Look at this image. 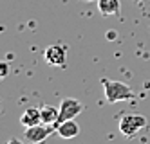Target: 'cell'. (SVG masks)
Returning a JSON list of instances; mask_svg holds the SVG:
<instances>
[{"instance_id": "11", "label": "cell", "mask_w": 150, "mask_h": 144, "mask_svg": "<svg viewBox=\"0 0 150 144\" xmlns=\"http://www.w3.org/2000/svg\"><path fill=\"white\" fill-rule=\"evenodd\" d=\"M6 74H7V65L4 63V65H2V76H6Z\"/></svg>"}, {"instance_id": "8", "label": "cell", "mask_w": 150, "mask_h": 144, "mask_svg": "<svg viewBox=\"0 0 150 144\" xmlns=\"http://www.w3.org/2000/svg\"><path fill=\"white\" fill-rule=\"evenodd\" d=\"M40 115H42V123L44 124H58L60 108L52 106V105H44L40 108Z\"/></svg>"}, {"instance_id": "10", "label": "cell", "mask_w": 150, "mask_h": 144, "mask_svg": "<svg viewBox=\"0 0 150 144\" xmlns=\"http://www.w3.org/2000/svg\"><path fill=\"white\" fill-rule=\"evenodd\" d=\"M6 144H24V142L20 140V139H15V137H13V139H9V140H7Z\"/></svg>"}, {"instance_id": "7", "label": "cell", "mask_w": 150, "mask_h": 144, "mask_svg": "<svg viewBox=\"0 0 150 144\" xmlns=\"http://www.w3.org/2000/svg\"><path fill=\"white\" fill-rule=\"evenodd\" d=\"M42 123V115H40V108H25L24 114L20 115V124L24 128H29V126H36Z\"/></svg>"}, {"instance_id": "6", "label": "cell", "mask_w": 150, "mask_h": 144, "mask_svg": "<svg viewBox=\"0 0 150 144\" xmlns=\"http://www.w3.org/2000/svg\"><path fill=\"white\" fill-rule=\"evenodd\" d=\"M56 131L62 139H74L80 133V126L76 124V121L71 119V121H63V123H58Z\"/></svg>"}, {"instance_id": "1", "label": "cell", "mask_w": 150, "mask_h": 144, "mask_svg": "<svg viewBox=\"0 0 150 144\" xmlns=\"http://www.w3.org/2000/svg\"><path fill=\"white\" fill-rule=\"evenodd\" d=\"M103 90H105V99L109 103H120L127 99L134 97V90L123 81H110V79H101Z\"/></svg>"}, {"instance_id": "5", "label": "cell", "mask_w": 150, "mask_h": 144, "mask_svg": "<svg viewBox=\"0 0 150 144\" xmlns=\"http://www.w3.org/2000/svg\"><path fill=\"white\" fill-rule=\"evenodd\" d=\"M44 58L49 65H54V67H62V65H65V47L63 45H49L44 52Z\"/></svg>"}, {"instance_id": "9", "label": "cell", "mask_w": 150, "mask_h": 144, "mask_svg": "<svg viewBox=\"0 0 150 144\" xmlns=\"http://www.w3.org/2000/svg\"><path fill=\"white\" fill-rule=\"evenodd\" d=\"M98 9L103 16H114V15H120L121 4L120 0H98Z\"/></svg>"}, {"instance_id": "2", "label": "cell", "mask_w": 150, "mask_h": 144, "mask_svg": "<svg viewBox=\"0 0 150 144\" xmlns=\"http://www.w3.org/2000/svg\"><path fill=\"white\" fill-rule=\"evenodd\" d=\"M146 126V117L141 114H125L120 119V131L125 137H134Z\"/></svg>"}, {"instance_id": "4", "label": "cell", "mask_w": 150, "mask_h": 144, "mask_svg": "<svg viewBox=\"0 0 150 144\" xmlns=\"http://www.w3.org/2000/svg\"><path fill=\"white\" fill-rule=\"evenodd\" d=\"M83 112V105L74 97H65L60 103V119L58 123H63V121H71L76 119V115H80Z\"/></svg>"}, {"instance_id": "3", "label": "cell", "mask_w": 150, "mask_h": 144, "mask_svg": "<svg viewBox=\"0 0 150 144\" xmlns=\"http://www.w3.org/2000/svg\"><path fill=\"white\" fill-rule=\"evenodd\" d=\"M52 131H56L54 124H44V123H40L36 126H29L24 130V137L31 142V144H40V142H44Z\"/></svg>"}]
</instances>
